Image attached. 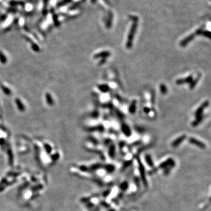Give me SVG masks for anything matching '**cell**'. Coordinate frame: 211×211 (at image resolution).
Instances as JSON below:
<instances>
[{"label": "cell", "instance_id": "6", "mask_svg": "<svg viewBox=\"0 0 211 211\" xmlns=\"http://www.w3.org/2000/svg\"><path fill=\"white\" fill-rule=\"evenodd\" d=\"M189 142L193 144H195L197 146H198L200 148H205V145L204 143L200 142V141H199V140H197V139H195L194 138H190Z\"/></svg>", "mask_w": 211, "mask_h": 211}, {"label": "cell", "instance_id": "1", "mask_svg": "<svg viewBox=\"0 0 211 211\" xmlns=\"http://www.w3.org/2000/svg\"><path fill=\"white\" fill-rule=\"evenodd\" d=\"M138 27V18L137 17H135L134 18L133 24L131 27L129 33L128 35V39L127 43H126V48L127 49L132 48L133 46V42L134 38L135 33L137 31V28Z\"/></svg>", "mask_w": 211, "mask_h": 211}, {"label": "cell", "instance_id": "17", "mask_svg": "<svg viewBox=\"0 0 211 211\" xmlns=\"http://www.w3.org/2000/svg\"><path fill=\"white\" fill-rule=\"evenodd\" d=\"M96 1V0H92V3H94Z\"/></svg>", "mask_w": 211, "mask_h": 211}, {"label": "cell", "instance_id": "3", "mask_svg": "<svg viewBox=\"0 0 211 211\" xmlns=\"http://www.w3.org/2000/svg\"><path fill=\"white\" fill-rule=\"evenodd\" d=\"M208 106H209V102L208 101H205L202 104H201L199 107V108L197 110V111L195 112V117H197L198 116H200V115H202L203 112L205 110V108H207Z\"/></svg>", "mask_w": 211, "mask_h": 211}, {"label": "cell", "instance_id": "10", "mask_svg": "<svg viewBox=\"0 0 211 211\" xmlns=\"http://www.w3.org/2000/svg\"><path fill=\"white\" fill-rule=\"evenodd\" d=\"M136 106H137V102L135 100H134L131 104L130 108H129V112L131 114H134L135 113L136 110Z\"/></svg>", "mask_w": 211, "mask_h": 211}, {"label": "cell", "instance_id": "2", "mask_svg": "<svg viewBox=\"0 0 211 211\" xmlns=\"http://www.w3.org/2000/svg\"><path fill=\"white\" fill-rule=\"evenodd\" d=\"M202 32V29H199L196 31V32H194V33H192V34L188 36V37L185 38L184 39L182 40L181 42L180 45H181V46H183V47L185 46H186L188 44V43L191 42V41H192L193 39H194L195 36L201 34Z\"/></svg>", "mask_w": 211, "mask_h": 211}, {"label": "cell", "instance_id": "16", "mask_svg": "<svg viewBox=\"0 0 211 211\" xmlns=\"http://www.w3.org/2000/svg\"><path fill=\"white\" fill-rule=\"evenodd\" d=\"M144 112L145 113H148L149 112H150V109H149L147 107H145L144 109Z\"/></svg>", "mask_w": 211, "mask_h": 211}, {"label": "cell", "instance_id": "4", "mask_svg": "<svg viewBox=\"0 0 211 211\" xmlns=\"http://www.w3.org/2000/svg\"><path fill=\"white\" fill-rule=\"evenodd\" d=\"M192 80H193V77L192 76H189L187 77V78H184V79H178L176 81V83L178 84V85H181V84H184V83H191Z\"/></svg>", "mask_w": 211, "mask_h": 211}, {"label": "cell", "instance_id": "12", "mask_svg": "<svg viewBox=\"0 0 211 211\" xmlns=\"http://www.w3.org/2000/svg\"><path fill=\"white\" fill-rule=\"evenodd\" d=\"M199 78H200V75L198 76V77H197V78H195V79L192 80V82H191V83H191V84H190V89H192L194 88L195 86H196V84H197L198 82L199 81Z\"/></svg>", "mask_w": 211, "mask_h": 211}, {"label": "cell", "instance_id": "9", "mask_svg": "<svg viewBox=\"0 0 211 211\" xmlns=\"http://www.w3.org/2000/svg\"><path fill=\"white\" fill-rule=\"evenodd\" d=\"M185 137H186V136H185V135H183L181 136L180 137H179L178 138H177V140L175 141L173 143H172V146H174V147L178 146V145H179L180 143H181V142H182V141L184 140V139L185 138Z\"/></svg>", "mask_w": 211, "mask_h": 211}, {"label": "cell", "instance_id": "14", "mask_svg": "<svg viewBox=\"0 0 211 211\" xmlns=\"http://www.w3.org/2000/svg\"><path fill=\"white\" fill-rule=\"evenodd\" d=\"M160 89H161V92L163 94H165L167 93V87L164 85V84H161V85L160 86Z\"/></svg>", "mask_w": 211, "mask_h": 211}, {"label": "cell", "instance_id": "5", "mask_svg": "<svg viewBox=\"0 0 211 211\" xmlns=\"http://www.w3.org/2000/svg\"><path fill=\"white\" fill-rule=\"evenodd\" d=\"M111 55V53H110L109 51H103V52H102L100 53H98L94 55V58H106Z\"/></svg>", "mask_w": 211, "mask_h": 211}, {"label": "cell", "instance_id": "13", "mask_svg": "<svg viewBox=\"0 0 211 211\" xmlns=\"http://www.w3.org/2000/svg\"><path fill=\"white\" fill-rule=\"evenodd\" d=\"M99 90L102 92H107L109 91V87L108 86L106 85V84H103V85H100L99 86Z\"/></svg>", "mask_w": 211, "mask_h": 211}, {"label": "cell", "instance_id": "8", "mask_svg": "<svg viewBox=\"0 0 211 211\" xmlns=\"http://www.w3.org/2000/svg\"><path fill=\"white\" fill-rule=\"evenodd\" d=\"M122 130H123V132L126 135L129 136L131 134L130 129L127 125L123 124L122 127Z\"/></svg>", "mask_w": 211, "mask_h": 211}, {"label": "cell", "instance_id": "11", "mask_svg": "<svg viewBox=\"0 0 211 211\" xmlns=\"http://www.w3.org/2000/svg\"><path fill=\"white\" fill-rule=\"evenodd\" d=\"M113 14L112 12H110V14H109V16L108 17V19H107V21L106 22V27L107 28H109L111 27L112 26V20H113Z\"/></svg>", "mask_w": 211, "mask_h": 211}, {"label": "cell", "instance_id": "15", "mask_svg": "<svg viewBox=\"0 0 211 211\" xmlns=\"http://www.w3.org/2000/svg\"><path fill=\"white\" fill-rule=\"evenodd\" d=\"M201 34L205 36V37L208 38H210V33L209 31H202Z\"/></svg>", "mask_w": 211, "mask_h": 211}, {"label": "cell", "instance_id": "7", "mask_svg": "<svg viewBox=\"0 0 211 211\" xmlns=\"http://www.w3.org/2000/svg\"><path fill=\"white\" fill-rule=\"evenodd\" d=\"M203 119H204V116H203V115H200V116H198V117H196V119H195V120L192 123V125L194 126V127L197 126L198 125H199L200 123L202 122Z\"/></svg>", "mask_w": 211, "mask_h": 211}]
</instances>
